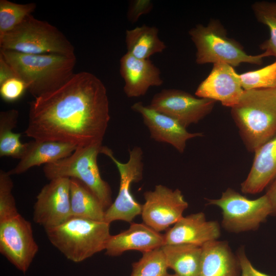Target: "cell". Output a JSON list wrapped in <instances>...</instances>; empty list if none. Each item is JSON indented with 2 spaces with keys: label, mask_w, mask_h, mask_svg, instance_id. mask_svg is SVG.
I'll list each match as a JSON object with an SVG mask.
<instances>
[{
  "label": "cell",
  "mask_w": 276,
  "mask_h": 276,
  "mask_svg": "<svg viewBox=\"0 0 276 276\" xmlns=\"http://www.w3.org/2000/svg\"><path fill=\"white\" fill-rule=\"evenodd\" d=\"M168 268L180 276H197L202 247L190 244H166L162 247Z\"/></svg>",
  "instance_id": "603a6c76"
},
{
  "label": "cell",
  "mask_w": 276,
  "mask_h": 276,
  "mask_svg": "<svg viewBox=\"0 0 276 276\" xmlns=\"http://www.w3.org/2000/svg\"><path fill=\"white\" fill-rule=\"evenodd\" d=\"M271 207V216H276V177L269 184L265 193Z\"/></svg>",
  "instance_id": "e575fe53"
},
{
  "label": "cell",
  "mask_w": 276,
  "mask_h": 276,
  "mask_svg": "<svg viewBox=\"0 0 276 276\" xmlns=\"http://www.w3.org/2000/svg\"><path fill=\"white\" fill-rule=\"evenodd\" d=\"M71 217L70 178L50 180L36 197L34 221L45 229L63 223Z\"/></svg>",
  "instance_id": "4fadbf2b"
},
{
  "label": "cell",
  "mask_w": 276,
  "mask_h": 276,
  "mask_svg": "<svg viewBox=\"0 0 276 276\" xmlns=\"http://www.w3.org/2000/svg\"><path fill=\"white\" fill-rule=\"evenodd\" d=\"M15 77L13 68L0 54V85L6 80Z\"/></svg>",
  "instance_id": "836d02e7"
},
{
  "label": "cell",
  "mask_w": 276,
  "mask_h": 276,
  "mask_svg": "<svg viewBox=\"0 0 276 276\" xmlns=\"http://www.w3.org/2000/svg\"><path fill=\"white\" fill-rule=\"evenodd\" d=\"M208 205H215L222 211V227L232 233L258 229L271 216V207L266 195L250 199L228 188L220 198L207 199Z\"/></svg>",
  "instance_id": "ba28073f"
},
{
  "label": "cell",
  "mask_w": 276,
  "mask_h": 276,
  "mask_svg": "<svg viewBox=\"0 0 276 276\" xmlns=\"http://www.w3.org/2000/svg\"><path fill=\"white\" fill-rule=\"evenodd\" d=\"M106 88L88 72L74 74L57 89L30 103L28 137L84 147L102 145L110 120Z\"/></svg>",
  "instance_id": "6da1fadb"
},
{
  "label": "cell",
  "mask_w": 276,
  "mask_h": 276,
  "mask_svg": "<svg viewBox=\"0 0 276 276\" xmlns=\"http://www.w3.org/2000/svg\"><path fill=\"white\" fill-rule=\"evenodd\" d=\"M27 90L26 84L17 77L10 78L0 85L1 97L4 101L8 102L19 100Z\"/></svg>",
  "instance_id": "4dcf8cb0"
},
{
  "label": "cell",
  "mask_w": 276,
  "mask_h": 276,
  "mask_svg": "<svg viewBox=\"0 0 276 276\" xmlns=\"http://www.w3.org/2000/svg\"><path fill=\"white\" fill-rule=\"evenodd\" d=\"M167 276H180V275H179L176 273H174L173 274H170L168 273V274Z\"/></svg>",
  "instance_id": "d590c367"
},
{
  "label": "cell",
  "mask_w": 276,
  "mask_h": 276,
  "mask_svg": "<svg viewBox=\"0 0 276 276\" xmlns=\"http://www.w3.org/2000/svg\"><path fill=\"white\" fill-rule=\"evenodd\" d=\"M0 50L28 54L75 55L74 46L62 32L32 14L0 38Z\"/></svg>",
  "instance_id": "8992f818"
},
{
  "label": "cell",
  "mask_w": 276,
  "mask_h": 276,
  "mask_svg": "<svg viewBox=\"0 0 276 276\" xmlns=\"http://www.w3.org/2000/svg\"><path fill=\"white\" fill-rule=\"evenodd\" d=\"M241 269L236 254L226 241L214 240L202 246V256L197 276H241Z\"/></svg>",
  "instance_id": "ffe728a7"
},
{
  "label": "cell",
  "mask_w": 276,
  "mask_h": 276,
  "mask_svg": "<svg viewBox=\"0 0 276 276\" xmlns=\"http://www.w3.org/2000/svg\"><path fill=\"white\" fill-rule=\"evenodd\" d=\"M244 90L276 87V61L261 68L240 75Z\"/></svg>",
  "instance_id": "f1b7e54d"
},
{
  "label": "cell",
  "mask_w": 276,
  "mask_h": 276,
  "mask_svg": "<svg viewBox=\"0 0 276 276\" xmlns=\"http://www.w3.org/2000/svg\"><path fill=\"white\" fill-rule=\"evenodd\" d=\"M158 29L155 26L143 25L127 30L125 43L127 52L132 56L141 59H149L167 48L158 35Z\"/></svg>",
  "instance_id": "7402d4cb"
},
{
  "label": "cell",
  "mask_w": 276,
  "mask_h": 276,
  "mask_svg": "<svg viewBox=\"0 0 276 276\" xmlns=\"http://www.w3.org/2000/svg\"><path fill=\"white\" fill-rule=\"evenodd\" d=\"M165 245L190 244L202 246L218 240L221 228L217 221L207 220L203 212L183 216L164 234Z\"/></svg>",
  "instance_id": "2e32d148"
},
{
  "label": "cell",
  "mask_w": 276,
  "mask_h": 276,
  "mask_svg": "<svg viewBox=\"0 0 276 276\" xmlns=\"http://www.w3.org/2000/svg\"><path fill=\"white\" fill-rule=\"evenodd\" d=\"M252 167L241 184L244 194L262 192L276 177V134L255 151Z\"/></svg>",
  "instance_id": "44dd1931"
},
{
  "label": "cell",
  "mask_w": 276,
  "mask_h": 276,
  "mask_svg": "<svg viewBox=\"0 0 276 276\" xmlns=\"http://www.w3.org/2000/svg\"><path fill=\"white\" fill-rule=\"evenodd\" d=\"M244 89L240 75L234 67L223 63H217L208 77L198 86L195 95L198 98L219 101L231 108L239 102Z\"/></svg>",
  "instance_id": "9a60e30c"
},
{
  "label": "cell",
  "mask_w": 276,
  "mask_h": 276,
  "mask_svg": "<svg viewBox=\"0 0 276 276\" xmlns=\"http://www.w3.org/2000/svg\"><path fill=\"white\" fill-rule=\"evenodd\" d=\"M36 8L34 3L20 4L0 0V38L32 14Z\"/></svg>",
  "instance_id": "4316f807"
},
{
  "label": "cell",
  "mask_w": 276,
  "mask_h": 276,
  "mask_svg": "<svg viewBox=\"0 0 276 276\" xmlns=\"http://www.w3.org/2000/svg\"><path fill=\"white\" fill-rule=\"evenodd\" d=\"M144 197L141 214L144 223L159 233L179 220L188 207L180 190H172L162 185L145 192Z\"/></svg>",
  "instance_id": "8fae6325"
},
{
  "label": "cell",
  "mask_w": 276,
  "mask_h": 276,
  "mask_svg": "<svg viewBox=\"0 0 276 276\" xmlns=\"http://www.w3.org/2000/svg\"><path fill=\"white\" fill-rule=\"evenodd\" d=\"M109 226L105 221L71 216L45 231L54 246L69 260L79 263L105 250L111 235Z\"/></svg>",
  "instance_id": "277c9868"
},
{
  "label": "cell",
  "mask_w": 276,
  "mask_h": 276,
  "mask_svg": "<svg viewBox=\"0 0 276 276\" xmlns=\"http://www.w3.org/2000/svg\"><path fill=\"white\" fill-rule=\"evenodd\" d=\"M100 153L109 157L115 164L120 174L119 193L114 201L105 211V221L110 224L117 220L131 222L141 214L142 204L139 203L131 193V185L143 178V152L141 147H134L129 150L128 160L123 163L113 155L112 151L102 146Z\"/></svg>",
  "instance_id": "9c48e42d"
},
{
  "label": "cell",
  "mask_w": 276,
  "mask_h": 276,
  "mask_svg": "<svg viewBox=\"0 0 276 276\" xmlns=\"http://www.w3.org/2000/svg\"><path fill=\"white\" fill-rule=\"evenodd\" d=\"M19 112L11 109L0 112V156L20 159L26 144L20 140L21 134L12 131L17 125Z\"/></svg>",
  "instance_id": "d4e9b609"
},
{
  "label": "cell",
  "mask_w": 276,
  "mask_h": 276,
  "mask_svg": "<svg viewBox=\"0 0 276 276\" xmlns=\"http://www.w3.org/2000/svg\"><path fill=\"white\" fill-rule=\"evenodd\" d=\"M39 250L32 225L20 214L0 222V252L26 272Z\"/></svg>",
  "instance_id": "30bf717a"
},
{
  "label": "cell",
  "mask_w": 276,
  "mask_h": 276,
  "mask_svg": "<svg viewBox=\"0 0 276 276\" xmlns=\"http://www.w3.org/2000/svg\"><path fill=\"white\" fill-rule=\"evenodd\" d=\"M168 266L162 247L143 253L132 264L130 276H167Z\"/></svg>",
  "instance_id": "83f0119b"
},
{
  "label": "cell",
  "mask_w": 276,
  "mask_h": 276,
  "mask_svg": "<svg viewBox=\"0 0 276 276\" xmlns=\"http://www.w3.org/2000/svg\"><path fill=\"white\" fill-rule=\"evenodd\" d=\"M189 33L196 48V62L198 64L223 63L233 67L242 63L260 65L263 59L269 56L265 52L256 55L247 54L239 42L227 37L224 27L216 19L206 26L198 24Z\"/></svg>",
  "instance_id": "5b68a950"
},
{
  "label": "cell",
  "mask_w": 276,
  "mask_h": 276,
  "mask_svg": "<svg viewBox=\"0 0 276 276\" xmlns=\"http://www.w3.org/2000/svg\"><path fill=\"white\" fill-rule=\"evenodd\" d=\"M102 145L77 147L68 156L44 165L43 172L49 180L58 177L77 179L99 199L106 210L112 203L110 186L101 176L97 157Z\"/></svg>",
  "instance_id": "52a82bcc"
},
{
  "label": "cell",
  "mask_w": 276,
  "mask_h": 276,
  "mask_svg": "<svg viewBox=\"0 0 276 276\" xmlns=\"http://www.w3.org/2000/svg\"><path fill=\"white\" fill-rule=\"evenodd\" d=\"M120 73L123 79V90L128 98L144 96L150 87L163 84L161 72L149 59L136 58L128 53L120 60Z\"/></svg>",
  "instance_id": "e0dca14e"
},
{
  "label": "cell",
  "mask_w": 276,
  "mask_h": 276,
  "mask_svg": "<svg viewBox=\"0 0 276 276\" xmlns=\"http://www.w3.org/2000/svg\"><path fill=\"white\" fill-rule=\"evenodd\" d=\"M0 54L34 98L57 89L74 74L75 55L28 54L4 50H0Z\"/></svg>",
  "instance_id": "7a4b0ae2"
},
{
  "label": "cell",
  "mask_w": 276,
  "mask_h": 276,
  "mask_svg": "<svg viewBox=\"0 0 276 276\" xmlns=\"http://www.w3.org/2000/svg\"><path fill=\"white\" fill-rule=\"evenodd\" d=\"M131 108L142 116L152 139L170 144L181 153L184 152L189 140L203 135L200 132H188L175 119L145 105L142 102L135 103Z\"/></svg>",
  "instance_id": "5bb4252c"
},
{
  "label": "cell",
  "mask_w": 276,
  "mask_h": 276,
  "mask_svg": "<svg viewBox=\"0 0 276 276\" xmlns=\"http://www.w3.org/2000/svg\"><path fill=\"white\" fill-rule=\"evenodd\" d=\"M164 245V235L145 223H132L127 229L110 235L105 250L106 255L114 257L127 250H138L143 253Z\"/></svg>",
  "instance_id": "ac0fdd59"
},
{
  "label": "cell",
  "mask_w": 276,
  "mask_h": 276,
  "mask_svg": "<svg viewBox=\"0 0 276 276\" xmlns=\"http://www.w3.org/2000/svg\"><path fill=\"white\" fill-rule=\"evenodd\" d=\"M231 114L245 146L255 152L276 134V87L244 90Z\"/></svg>",
  "instance_id": "3957f363"
},
{
  "label": "cell",
  "mask_w": 276,
  "mask_h": 276,
  "mask_svg": "<svg viewBox=\"0 0 276 276\" xmlns=\"http://www.w3.org/2000/svg\"><path fill=\"white\" fill-rule=\"evenodd\" d=\"M13 181L7 172L0 170V222L19 213L12 194Z\"/></svg>",
  "instance_id": "f546056e"
},
{
  "label": "cell",
  "mask_w": 276,
  "mask_h": 276,
  "mask_svg": "<svg viewBox=\"0 0 276 276\" xmlns=\"http://www.w3.org/2000/svg\"><path fill=\"white\" fill-rule=\"evenodd\" d=\"M236 254L240 262L241 276H270L259 271L253 266L246 255L243 246L238 248Z\"/></svg>",
  "instance_id": "d6a6232c"
},
{
  "label": "cell",
  "mask_w": 276,
  "mask_h": 276,
  "mask_svg": "<svg viewBox=\"0 0 276 276\" xmlns=\"http://www.w3.org/2000/svg\"><path fill=\"white\" fill-rule=\"evenodd\" d=\"M71 216L105 221V209L99 199L81 181L70 178Z\"/></svg>",
  "instance_id": "cb8c5ba5"
},
{
  "label": "cell",
  "mask_w": 276,
  "mask_h": 276,
  "mask_svg": "<svg viewBox=\"0 0 276 276\" xmlns=\"http://www.w3.org/2000/svg\"><path fill=\"white\" fill-rule=\"evenodd\" d=\"M153 8L150 0H133L130 1L127 13V18L131 23L136 22L140 17L150 13Z\"/></svg>",
  "instance_id": "1f68e13d"
},
{
  "label": "cell",
  "mask_w": 276,
  "mask_h": 276,
  "mask_svg": "<svg viewBox=\"0 0 276 276\" xmlns=\"http://www.w3.org/2000/svg\"><path fill=\"white\" fill-rule=\"evenodd\" d=\"M251 7L258 21L269 29L270 37L261 44L260 48L269 56L276 57V2L258 1Z\"/></svg>",
  "instance_id": "484cf974"
},
{
  "label": "cell",
  "mask_w": 276,
  "mask_h": 276,
  "mask_svg": "<svg viewBox=\"0 0 276 276\" xmlns=\"http://www.w3.org/2000/svg\"><path fill=\"white\" fill-rule=\"evenodd\" d=\"M215 101L197 98L177 89H164L155 94L150 108L172 117L187 128L196 124L212 110Z\"/></svg>",
  "instance_id": "7c38bea8"
},
{
  "label": "cell",
  "mask_w": 276,
  "mask_h": 276,
  "mask_svg": "<svg viewBox=\"0 0 276 276\" xmlns=\"http://www.w3.org/2000/svg\"><path fill=\"white\" fill-rule=\"evenodd\" d=\"M25 144V150L18 163L7 171L11 176L20 174L32 167L45 165L66 157L77 147L70 143L36 140Z\"/></svg>",
  "instance_id": "d6986e66"
}]
</instances>
